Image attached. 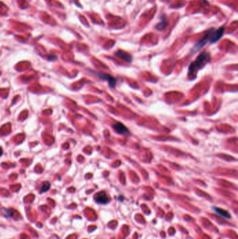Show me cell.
I'll return each instance as SVG.
<instances>
[{
  "mask_svg": "<svg viewBox=\"0 0 238 239\" xmlns=\"http://www.w3.org/2000/svg\"><path fill=\"white\" fill-rule=\"evenodd\" d=\"M95 200L100 204H106L109 202V198L105 192H100L95 195Z\"/></svg>",
  "mask_w": 238,
  "mask_h": 239,
  "instance_id": "277c9868",
  "label": "cell"
},
{
  "mask_svg": "<svg viewBox=\"0 0 238 239\" xmlns=\"http://www.w3.org/2000/svg\"><path fill=\"white\" fill-rule=\"evenodd\" d=\"M2 153H3V150H2V148L0 147V156L2 155Z\"/></svg>",
  "mask_w": 238,
  "mask_h": 239,
  "instance_id": "30bf717a",
  "label": "cell"
},
{
  "mask_svg": "<svg viewBox=\"0 0 238 239\" xmlns=\"http://www.w3.org/2000/svg\"><path fill=\"white\" fill-rule=\"evenodd\" d=\"M214 210L215 212H216L217 214H219L221 217H223L224 218H230V215L228 213V211L224 210L223 209L218 208H214Z\"/></svg>",
  "mask_w": 238,
  "mask_h": 239,
  "instance_id": "52a82bcc",
  "label": "cell"
},
{
  "mask_svg": "<svg viewBox=\"0 0 238 239\" xmlns=\"http://www.w3.org/2000/svg\"><path fill=\"white\" fill-rule=\"evenodd\" d=\"M50 185L48 182H45L42 185H41V192H45L48 191L50 189Z\"/></svg>",
  "mask_w": 238,
  "mask_h": 239,
  "instance_id": "9c48e42d",
  "label": "cell"
},
{
  "mask_svg": "<svg viewBox=\"0 0 238 239\" xmlns=\"http://www.w3.org/2000/svg\"><path fill=\"white\" fill-rule=\"evenodd\" d=\"M210 59V56L209 53L206 52H203L199 56L195 62L191 63L189 66V73H196L198 69H200L205 64L208 62Z\"/></svg>",
  "mask_w": 238,
  "mask_h": 239,
  "instance_id": "7a4b0ae2",
  "label": "cell"
},
{
  "mask_svg": "<svg viewBox=\"0 0 238 239\" xmlns=\"http://www.w3.org/2000/svg\"><path fill=\"white\" fill-rule=\"evenodd\" d=\"M113 129L115 130V132L119 134H122V135H126V134H129V132L128 128L123 125L122 123H117L113 125Z\"/></svg>",
  "mask_w": 238,
  "mask_h": 239,
  "instance_id": "3957f363",
  "label": "cell"
},
{
  "mask_svg": "<svg viewBox=\"0 0 238 239\" xmlns=\"http://www.w3.org/2000/svg\"><path fill=\"white\" fill-rule=\"evenodd\" d=\"M223 32L224 27H220V28H219L218 29H210L209 32H207V33L205 34L204 37L201 40L199 41V42L195 45V47H194L195 51H197L199 49H200L201 48H203L208 41L212 43L218 41L221 39L222 35H223Z\"/></svg>",
  "mask_w": 238,
  "mask_h": 239,
  "instance_id": "6da1fadb",
  "label": "cell"
},
{
  "mask_svg": "<svg viewBox=\"0 0 238 239\" xmlns=\"http://www.w3.org/2000/svg\"><path fill=\"white\" fill-rule=\"evenodd\" d=\"M97 76H99L100 79H105L108 81L109 86L111 87V88H114L116 85V80L115 79H113L111 76H110L108 74H106V73H98Z\"/></svg>",
  "mask_w": 238,
  "mask_h": 239,
  "instance_id": "5b68a950",
  "label": "cell"
},
{
  "mask_svg": "<svg viewBox=\"0 0 238 239\" xmlns=\"http://www.w3.org/2000/svg\"><path fill=\"white\" fill-rule=\"evenodd\" d=\"M166 25H167V21L166 19L164 20H162L161 22H159V24H158L157 26H156V28L157 29H159V30H163L164 29L166 28Z\"/></svg>",
  "mask_w": 238,
  "mask_h": 239,
  "instance_id": "ba28073f",
  "label": "cell"
},
{
  "mask_svg": "<svg viewBox=\"0 0 238 239\" xmlns=\"http://www.w3.org/2000/svg\"><path fill=\"white\" fill-rule=\"evenodd\" d=\"M115 56H117L121 58L123 60H124L127 62H131L132 61V57L131 56V55L127 53V52H124L122 50H118L115 52Z\"/></svg>",
  "mask_w": 238,
  "mask_h": 239,
  "instance_id": "8992f818",
  "label": "cell"
}]
</instances>
